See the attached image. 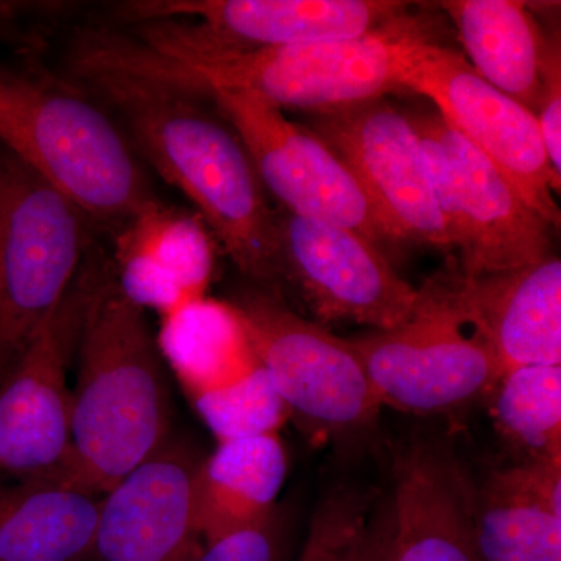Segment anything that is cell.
<instances>
[{
	"label": "cell",
	"mask_w": 561,
	"mask_h": 561,
	"mask_svg": "<svg viewBox=\"0 0 561 561\" xmlns=\"http://www.w3.org/2000/svg\"><path fill=\"white\" fill-rule=\"evenodd\" d=\"M110 33L103 60L175 84L203 98L210 91L254 95L276 108L320 113L400 92L413 47L437 41L434 20L404 14L356 38L319 41L271 49H224L179 21L130 25Z\"/></svg>",
	"instance_id": "1"
},
{
	"label": "cell",
	"mask_w": 561,
	"mask_h": 561,
	"mask_svg": "<svg viewBox=\"0 0 561 561\" xmlns=\"http://www.w3.org/2000/svg\"><path fill=\"white\" fill-rule=\"evenodd\" d=\"M72 68L116 106L147 160L190 198L239 271L283 298L278 216L230 125L175 84L92 62L72 61Z\"/></svg>",
	"instance_id": "2"
},
{
	"label": "cell",
	"mask_w": 561,
	"mask_h": 561,
	"mask_svg": "<svg viewBox=\"0 0 561 561\" xmlns=\"http://www.w3.org/2000/svg\"><path fill=\"white\" fill-rule=\"evenodd\" d=\"M76 357L70 448L57 478L103 496L171 440L173 419L157 337L116 273L92 302Z\"/></svg>",
	"instance_id": "3"
},
{
	"label": "cell",
	"mask_w": 561,
	"mask_h": 561,
	"mask_svg": "<svg viewBox=\"0 0 561 561\" xmlns=\"http://www.w3.org/2000/svg\"><path fill=\"white\" fill-rule=\"evenodd\" d=\"M0 146L114 234L154 201L108 114L32 58L0 65Z\"/></svg>",
	"instance_id": "4"
},
{
	"label": "cell",
	"mask_w": 561,
	"mask_h": 561,
	"mask_svg": "<svg viewBox=\"0 0 561 561\" xmlns=\"http://www.w3.org/2000/svg\"><path fill=\"white\" fill-rule=\"evenodd\" d=\"M350 342L381 404L415 415L457 411L490 393L504 373L457 262L421 287L401 324Z\"/></svg>",
	"instance_id": "5"
},
{
	"label": "cell",
	"mask_w": 561,
	"mask_h": 561,
	"mask_svg": "<svg viewBox=\"0 0 561 561\" xmlns=\"http://www.w3.org/2000/svg\"><path fill=\"white\" fill-rule=\"evenodd\" d=\"M91 224L0 146V383L94 249Z\"/></svg>",
	"instance_id": "6"
},
{
	"label": "cell",
	"mask_w": 561,
	"mask_h": 561,
	"mask_svg": "<svg viewBox=\"0 0 561 561\" xmlns=\"http://www.w3.org/2000/svg\"><path fill=\"white\" fill-rule=\"evenodd\" d=\"M230 302L290 419L313 437L341 445L371 434L382 404L350 339L306 320L260 287Z\"/></svg>",
	"instance_id": "7"
},
{
	"label": "cell",
	"mask_w": 561,
	"mask_h": 561,
	"mask_svg": "<svg viewBox=\"0 0 561 561\" xmlns=\"http://www.w3.org/2000/svg\"><path fill=\"white\" fill-rule=\"evenodd\" d=\"M419 138L435 198L465 278L537 264L549 256L551 230L500 169L437 111L404 110Z\"/></svg>",
	"instance_id": "8"
},
{
	"label": "cell",
	"mask_w": 561,
	"mask_h": 561,
	"mask_svg": "<svg viewBox=\"0 0 561 561\" xmlns=\"http://www.w3.org/2000/svg\"><path fill=\"white\" fill-rule=\"evenodd\" d=\"M113 273L94 247L0 383V483L57 476L68 459L69 365L92 302Z\"/></svg>",
	"instance_id": "9"
},
{
	"label": "cell",
	"mask_w": 561,
	"mask_h": 561,
	"mask_svg": "<svg viewBox=\"0 0 561 561\" xmlns=\"http://www.w3.org/2000/svg\"><path fill=\"white\" fill-rule=\"evenodd\" d=\"M402 92L423 95L443 119L485 154L524 203L559 230L561 213L537 117L482 79L467 58L437 41L416 44L401 76Z\"/></svg>",
	"instance_id": "10"
},
{
	"label": "cell",
	"mask_w": 561,
	"mask_h": 561,
	"mask_svg": "<svg viewBox=\"0 0 561 561\" xmlns=\"http://www.w3.org/2000/svg\"><path fill=\"white\" fill-rule=\"evenodd\" d=\"M202 99L239 136L262 187L286 213L348 228L376 245L387 241L359 181L316 133L245 92L210 91Z\"/></svg>",
	"instance_id": "11"
},
{
	"label": "cell",
	"mask_w": 561,
	"mask_h": 561,
	"mask_svg": "<svg viewBox=\"0 0 561 561\" xmlns=\"http://www.w3.org/2000/svg\"><path fill=\"white\" fill-rule=\"evenodd\" d=\"M311 128L348 165L387 241L451 253L419 138L386 98L309 114Z\"/></svg>",
	"instance_id": "12"
},
{
	"label": "cell",
	"mask_w": 561,
	"mask_h": 561,
	"mask_svg": "<svg viewBox=\"0 0 561 561\" xmlns=\"http://www.w3.org/2000/svg\"><path fill=\"white\" fill-rule=\"evenodd\" d=\"M284 287L291 286L320 324L356 323L391 330L408 319L420 300L376 243L348 228L278 216Z\"/></svg>",
	"instance_id": "13"
},
{
	"label": "cell",
	"mask_w": 561,
	"mask_h": 561,
	"mask_svg": "<svg viewBox=\"0 0 561 561\" xmlns=\"http://www.w3.org/2000/svg\"><path fill=\"white\" fill-rule=\"evenodd\" d=\"M397 0H136L114 9L127 25L180 21L224 49L251 50L356 38L409 13Z\"/></svg>",
	"instance_id": "14"
},
{
	"label": "cell",
	"mask_w": 561,
	"mask_h": 561,
	"mask_svg": "<svg viewBox=\"0 0 561 561\" xmlns=\"http://www.w3.org/2000/svg\"><path fill=\"white\" fill-rule=\"evenodd\" d=\"M198 459L169 440L103 494L92 557L99 561H194L205 542L195 519Z\"/></svg>",
	"instance_id": "15"
},
{
	"label": "cell",
	"mask_w": 561,
	"mask_h": 561,
	"mask_svg": "<svg viewBox=\"0 0 561 561\" xmlns=\"http://www.w3.org/2000/svg\"><path fill=\"white\" fill-rule=\"evenodd\" d=\"M394 561H482L472 490L453 446L413 435L393 451Z\"/></svg>",
	"instance_id": "16"
},
{
	"label": "cell",
	"mask_w": 561,
	"mask_h": 561,
	"mask_svg": "<svg viewBox=\"0 0 561 561\" xmlns=\"http://www.w3.org/2000/svg\"><path fill=\"white\" fill-rule=\"evenodd\" d=\"M114 273L128 300L160 317L206 297L214 271L210 231L197 214L147 203L114 234Z\"/></svg>",
	"instance_id": "17"
},
{
	"label": "cell",
	"mask_w": 561,
	"mask_h": 561,
	"mask_svg": "<svg viewBox=\"0 0 561 561\" xmlns=\"http://www.w3.org/2000/svg\"><path fill=\"white\" fill-rule=\"evenodd\" d=\"M461 284L504 371L561 365L560 257L479 278L461 275Z\"/></svg>",
	"instance_id": "18"
},
{
	"label": "cell",
	"mask_w": 561,
	"mask_h": 561,
	"mask_svg": "<svg viewBox=\"0 0 561 561\" xmlns=\"http://www.w3.org/2000/svg\"><path fill=\"white\" fill-rule=\"evenodd\" d=\"M102 497L57 476L0 483V561L92 556Z\"/></svg>",
	"instance_id": "19"
},
{
	"label": "cell",
	"mask_w": 561,
	"mask_h": 561,
	"mask_svg": "<svg viewBox=\"0 0 561 561\" xmlns=\"http://www.w3.org/2000/svg\"><path fill=\"white\" fill-rule=\"evenodd\" d=\"M287 474L279 434L217 443L198 461L194 479L195 519L205 545L264 522L276 511Z\"/></svg>",
	"instance_id": "20"
},
{
	"label": "cell",
	"mask_w": 561,
	"mask_h": 561,
	"mask_svg": "<svg viewBox=\"0 0 561 561\" xmlns=\"http://www.w3.org/2000/svg\"><path fill=\"white\" fill-rule=\"evenodd\" d=\"M438 7L456 24L472 69L535 116L551 39L545 38L526 3L446 0Z\"/></svg>",
	"instance_id": "21"
},
{
	"label": "cell",
	"mask_w": 561,
	"mask_h": 561,
	"mask_svg": "<svg viewBox=\"0 0 561 561\" xmlns=\"http://www.w3.org/2000/svg\"><path fill=\"white\" fill-rule=\"evenodd\" d=\"M157 345L190 400L231 386L261 365L231 302L208 297L162 317Z\"/></svg>",
	"instance_id": "22"
},
{
	"label": "cell",
	"mask_w": 561,
	"mask_h": 561,
	"mask_svg": "<svg viewBox=\"0 0 561 561\" xmlns=\"http://www.w3.org/2000/svg\"><path fill=\"white\" fill-rule=\"evenodd\" d=\"M472 530L482 561H561V513L490 476L472 490Z\"/></svg>",
	"instance_id": "23"
},
{
	"label": "cell",
	"mask_w": 561,
	"mask_h": 561,
	"mask_svg": "<svg viewBox=\"0 0 561 561\" xmlns=\"http://www.w3.org/2000/svg\"><path fill=\"white\" fill-rule=\"evenodd\" d=\"M491 391L494 426L522 460H561V365L513 368Z\"/></svg>",
	"instance_id": "24"
},
{
	"label": "cell",
	"mask_w": 561,
	"mask_h": 561,
	"mask_svg": "<svg viewBox=\"0 0 561 561\" xmlns=\"http://www.w3.org/2000/svg\"><path fill=\"white\" fill-rule=\"evenodd\" d=\"M191 401L217 443L279 434L290 419L286 402L262 365L231 386Z\"/></svg>",
	"instance_id": "25"
},
{
	"label": "cell",
	"mask_w": 561,
	"mask_h": 561,
	"mask_svg": "<svg viewBox=\"0 0 561 561\" xmlns=\"http://www.w3.org/2000/svg\"><path fill=\"white\" fill-rule=\"evenodd\" d=\"M376 496L371 490L341 483L321 496L298 561H345L367 523Z\"/></svg>",
	"instance_id": "26"
},
{
	"label": "cell",
	"mask_w": 561,
	"mask_h": 561,
	"mask_svg": "<svg viewBox=\"0 0 561 561\" xmlns=\"http://www.w3.org/2000/svg\"><path fill=\"white\" fill-rule=\"evenodd\" d=\"M286 522L278 508L268 518L205 545L194 561H286Z\"/></svg>",
	"instance_id": "27"
},
{
	"label": "cell",
	"mask_w": 561,
	"mask_h": 561,
	"mask_svg": "<svg viewBox=\"0 0 561 561\" xmlns=\"http://www.w3.org/2000/svg\"><path fill=\"white\" fill-rule=\"evenodd\" d=\"M538 128L552 172L561 179V58L559 43L549 44L537 113Z\"/></svg>",
	"instance_id": "28"
},
{
	"label": "cell",
	"mask_w": 561,
	"mask_h": 561,
	"mask_svg": "<svg viewBox=\"0 0 561 561\" xmlns=\"http://www.w3.org/2000/svg\"><path fill=\"white\" fill-rule=\"evenodd\" d=\"M345 561H394V513L390 496L376 500Z\"/></svg>",
	"instance_id": "29"
},
{
	"label": "cell",
	"mask_w": 561,
	"mask_h": 561,
	"mask_svg": "<svg viewBox=\"0 0 561 561\" xmlns=\"http://www.w3.org/2000/svg\"><path fill=\"white\" fill-rule=\"evenodd\" d=\"M65 9V3L0 0V41L20 44L25 54L32 55L39 49L43 38L36 33L38 31L27 27L28 22L54 18Z\"/></svg>",
	"instance_id": "30"
}]
</instances>
